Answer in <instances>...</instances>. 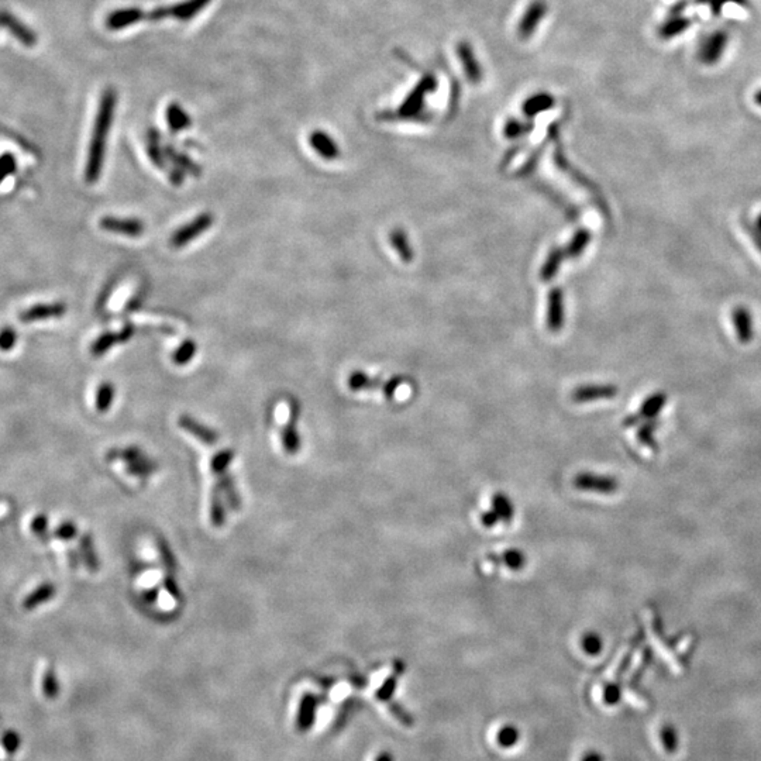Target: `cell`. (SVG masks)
<instances>
[{"mask_svg": "<svg viewBox=\"0 0 761 761\" xmlns=\"http://www.w3.org/2000/svg\"><path fill=\"white\" fill-rule=\"evenodd\" d=\"M118 102V93L113 88H106L99 103V109L96 113L92 140L89 144V152H88V163L85 169V178L88 183L98 182L103 163H104V152H106V141L109 137V131L111 129L113 118H114V109H116Z\"/></svg>", "mask_w": 761, "mask_h": 761, "instance_id": "cell-1", "label": "cell"}, {"mask_svg": "<svg viewBox=\"0 0 761 761\" xmlns=\"http://www.w3.org/2000/svg\"><path fill=\"white\" fill-rule=\"evenodd\" d=\"M436 80L433 78V76L428 75L425 76V78L419 82V85L407 95V98L405 99L403 104L398 109V113H396V118L399 119H416V116H419V114H422V109L425 106V96L430 92H433V89H436Z\"/></svg>", "mask_w": 761, "mask_h": 761, "instance_id": "cell-2", "label": "cell"}, {"mask_svg": "<svg viewBox=\"0 0 761 761\" xmlns=\"http://www.w3.org/2000/svg\"><path fill=\"white\" fill-rule=\"evenodd\" d=\"M515 517V506L509 499L508 495L498 492L490 499V508L484 512L479 517V522L484 527L492 529L497 524H509Z\"/></svg>", "mask_w": 761, "mask_h": 761, "instance_id": "cell-3", "label": "cell"}, {"mask_svg": "<svg viewBox=\"0 0 761 761\" xmlns=\"http://www.w3.org/2000/svg\"><path fill=\"white\" fill-rule=\"evenodd\" d=\"M214 221V217L212 213H202L198 217H195L192 221H189L179 227L178 230L171 236L169 244L174 248H181L190 241H194L196 237H199L202 233L212 227Z\"/></svg>", "mask_w": 761, "mask_h": 761, "instance_id": "cell-4", "label": "cell"}, {"mask_svg": "<svg viewBox=\"0 0 761 761\" xmlns=\"http://www.w3.org/2000/svg\"><path fill=\"white\" fill-rule=\"evenodd\" d=\"M574 488L583 492H594V493H603L611 495L618 490L619 485L618 481L612 477L607 475H596L592 473H580L574 481Z\"/></svg>", "mask_w": 761, "mask_h": 761, "instance_id": "cell-5", "label": "cell"}, {"mask_svg": "<svg viewBox=\"0 0 761 761\" xmlns=\"http://www.w3.org/2000/svg\"><path fill=\"white\" fill-rule=\"evenodd\" d=\"M0 26L5 27L16 40L27 48H33L38 42L37 34L8 10H0Z\"/></svg>", "mask_w": 761, "mask_h": 761, "instance_id": "cell-6", "label": "cell"}, {"mask_svg": "<svg viewBox=\"0 0 761 761\" xmlns=\"http://www.w3.org/2000/svg\"><path fill=\"white\" fill-rule=\"evenodd\" d=\"M100 227L106 232L125 235L129 237H138L144 233V223L138 219H122V217H103L100 220Z\"/></svg>", "mask_w": 761, "mask_h": 761, "instance_id": "cell-7", "label": "cell"}, {"mask_svg": "<svg viewBox=\"0 0 761 761\" xmlns=\"http://www.w3.org/2000/svg\"><path fill=\"white\" fill-rule=\"evenodd\" d=\"M145 12L140 8H122L113 10L106 17V27L111 31L125 30L127 27H131L137 23H140L143 19H145Z\"/></svg>", "mask_w": 761, "mask_h": 761, "instance_id": "cell-8", "label": "cell"}, {"mask_svg": "<svg viewBox=\"0 0 761 761\" xmlns=\"http://www.w3.org/2000/svg\"><path fill=\"white\" fill-rule=\"evenodd\" d=\"M546 12H547V5H546L544 0H535V2H533L527 8L526 13L523 15V17L520 20L519 35L522 38L531 37L533 31L538 28L539 23L546 16Z\"/></svg>", "mask_w": 761, "mask_h": 761, "instance_id": "cell-9", "label": "cell"}, {"mask_svg": "<svg viewBox=\"0 0 761 761\" xmlns=\"http://www.w3.org/2000/svg\"><path fill=\"white\" fill-rule=\"evenodd\" d=\"M564 324V295L561 288H553L549 293L547 326L553 333H558Z\"/></svg>", "mask_w": 761, "mask_h": 761, "instance_id": "cell-10", "label": "cell"}, {"mask_svg": "<svg viewBox=\"0 0 761 761\" xmlns=\"http://www.w3.org/2000/svg\"><path fill=\"white\" fill-rule=\"evenodd\" d=\"M66 312V306L64 303H51V304H35V306L28 308L20 315V320L24 323L38 322V320H48V319H58L62 318Z\"/></svg>", "mask_w": 761, "mask_h": 761, "instance_id": "cell-11", "label": "cell"}, {"mask_svg": "<svg viewBox=\"0 0 761 761\" xmlns=\"http://www.w3.org/2000/svg\"><path fill=\"white\" fill-rule=\"evenodd\" d=\"M505 567L512 571H519L526 565V556L523 551L517 549H509L502 551V554H490L484 561V567L495 568V567Z\"/></svg>", "mask_w": 761, "mask_h": 761, "instance_id": "cell-12", "label": "cell"}, {"mask_svg": "<svg viewBox=\"0 0 761 761\" xmlns=\"http://www.w3.org/2000/svg\"><path fill=\"white\" fill-rule=\"evenodd\" d=\"M309 144L322 158L327 161H334L340 157L338 144L323 130H315L309 136Z\"/></svg>", "mask_w": 761, "mask_h": 761, "instance_id": "cell-13", "label": "cell"}, {"mask_svg": "<svg viewBox=\"0 0 761 761\" xmlns=\"http://www.w3.org/2000/svg\"><path fill=\"white\" fill-rule=\"evenodd\" d=\"M732 323L740 345H749L753 340V318L747 308L737 306L732 311Z\"/></svg>", "mask_w": 761, "mask_h": 761, "instance_id": "cell-14", "label": "cell"}, {"mask_svg": "<svg viewBox=\"0 0 761 761\" xmlns=\"http://www.w3.org/2000/svg\"><path fill=\"white\" fill-rule=\"evenodd\" d=\"M618 394V388L614 385H584L578 387L571 398L577 403L592 402L599 399H612Z\"/></svg>", "mask_w": 761, "mask_h": 761, "instance_id": "cell-15", "label": "cell"}, {"mask_svg": "<svg viewBox=\"0 0 761 761\" xmlns=\"http://www.w3.org/2000/svg\"><path fill=\"white\" fill-rule=\"evenodd\" d=\"M178 423L185 432L195 436L196 439H199L202 443H205L208 446H213V444L217 443V439H219L217 433L214 430H212L210 428H208V426L199 423L198 421H195L192 416L182 414L179 417Z\"/></svg>", "mask_w": 761, "mask_h": 761, "instance_id": "cell-16", "label": "cell"}, {"mask_svg": "<svg viewBox=\"0 0 761 761\" xmlns=\"http://www.w3.org/2000/svg\"><path fill=\"white\" fill-rule=\"evenodd\" d=\"M210 3L212 0H182L179 3L169 6V16L181 21L192 20Z\"/></svg>", "mask_w": 761, "mask_h": 761, "instance_id": "cell-17", "label": "cell"}, {"mask_svg": "<svg viewBox=\"0 0 761 761\" xmlns=\"http://www.w3.org/2000/svg\"><path fill=\"white\" fill-rule=\"evenodd\" d=\"M316 706H318V698L312 694H304L300 701L296 728L300 732H306L313 726L315 716H316Z\"/></svg>", "mask_w": 761, "mask_h": 761, "instance_id": "cell-18", "label": "cell"}, {"mask_svg": "<svg viewBox=\"0 0 761 761\" xmlns=\"http://www.w3.org/2000/svg\"><path fill=\"white\" fill-rule=\"evenodd\" d=\"M457 51H459L460 61L463 64V68H464L467 78L473 84H478L482 78V69H481V65L478 64V61L474 55V51H473L471 46L467 44V43H460L459 47H457Z\"/></svg>", "mask_w": 761, "mask_h": 761, "instance_id": "cell-19", "label": "cell"}, {"mask_svg": "<svg viewBox=\"0 0 761 761\" xmlns=\"http://www.w3.org/2000/svg\"><path fill=\"white\" fill-rule=\"evenodd\" d=\"M165 116H167L168 127L172 133H179L182 130H186L190 127V125H192V120H190L187 111L176 102L171 103L167 107Z\"/></svg>", "mask_w": 761, "mask_h": 761, "instance_id": "cell-20", "label": "cell"}, {"mask_svg": "<svg viewBox=\"0 0 761 761\" xmlns=\"http://www.w3.org/2000/svg\"><path fill=\"white\" fill-rule=\"evenodd\" d=\"M299 414V407L293 405L292 407V421L282 430V444L288 454H296L300 450V434L296 429V421Z\"/></svg>", "mask_w": 761, "mask_h": 761, "instance_id": "cell-21", "label": "cell"}, {"mask_svg": "<svg viewBox=\"0 0 761 761\" xmlns=\"http://www.w3.org/2000/svg\"><path fill=\"white\" fill-rule=\"evenodd\" d=\"M554 104V99L549 93H538L535 96L529 98L523 103V114L527 118H535L539 113L551 109Z\"/></svg>", "mask_w": 761, "mask_h": 761, "instance_id": "cell-22", "label": "cell"}, {"mask_svg": "<svg viewBox=\"0 0 761 761\" xmlns=\"http://www.w3.org/2000/svg\"><path fill=\"white\" fill-rule=\"evenodd\" d=\"M147 151H148L149 160L154 163L156 167H158L161 169H164L167 167V157H165L164 148L160 145V134H158L157 130H149L148 131Z\"/></svg>", "mask_w": 761, "mask_h": 761, "instance_id": "cell-23", "label": "cell"}, {"mask_svg": "<svg viewBox=\"0 0 761 761\" xmlns=\"http://www.w3.org/2000/svg\"><path fill=\"white\" fill-rule=\"evenodd\" d=\"M164 152H165V157L167 160L172 161L175 164V167L183 169L186 174H190L194 176H199L201 175V167L198 164H195L192 160H190L187 156L185 154H181V152L175 151L174 148L171 147H164Z\"/></svg>", "mask_w": 761, "mask_h": 761, "instance_id": "cell-24", "label": "cell"}, {"mask_svg": "<svg viewBox=\"0 0 761 761\" xmlns=\"http://www.w3.org/2000/svg\"><path fill=\"white\" fill-rule=\"evenodd\" d=\"M666 402H667L666 394L663 392L654 394L643 402L640 412L636 414L639 416V419H649V421H652V419H654L663 410Z\"/></svg>", "mask_w": 761, "mask_h": 761, "instance_id": "cell-25", "label": "cell"}, {"mask_svg": "<svg viewBox=\"0 0 761 761\" xmlns=\"http://www.w3.org/2000/svg\"><path fill=\"white\" fill-rule=\"evenodd\" d=\"M564 255H565V253L561 248H557V247L553 248L549 253V255H547V258H546V261L542 266V273H540V277L544 282L553 279L557 275L560 266L562 264Z\"/></svg>", "mask_w": 761, "mask_h": 761, "instance_id": "cell-26", "label": "cell"}, {"mask_svg": "<svg viewBox=\"0 0 761 761\" xmlns=\"http://www.w3.org/2000/svg\"><path fill=\"white\" fill-rule=\"evenodd\" d=\"M389 239H391V243H392L395 251L402 258V261L403 262H410L413 259V250L409 244L406 233L402 230V228H395V230H392Z\"/></svg>", "mask_w": 761, "mask_h": 761, "instance_id": "cell-27", "label": "cell"}, {"mask_svg": "<svg viewBox=\"0 0 761 761\" xmlns=\"http://www.w3.org/2000/svg\"><path fill=\"white\" fill-rule=\"evenodd\" d=\"M589 241H591V233L587 230V228H581V230H578L574 235V237L571 239V241L567 246L564 253L569 258H577L585 251Z\"/></svg>", "mask_w": 761, "mask_h": 761, "instance_id": "cell-28", "label": "cell"}, {"mask_svg": "<svg viewBox=\"0 0 761 761\" xmlns=\"http://www.w3.org/2000/svg\"><path fill=\"white\" fill-rule=\"evenodd\" d=\"M217 477H219V489H221V492H224L227 502H228V505L232 506V509L237 511L240 508V498H239L237 490L235 488V482H233L232 475H228L227 473H223Z\"/></svg>", "mask_w": 761, "mask_h": 761, "instance_id": "cell-29", "label": "cell"}, {"mask_svg": "<svg viewBox=\"0 0 761 761\" xmlns=\"http://www.w3.org/2000/svg\"><path fill=\"white\" fill-rule=\"evenodd\" d=\"M116 345H119L118 333L106 331V333L100 334V336L93 341V345L91 346V353H92V356H95V357H100V356L106 354L113 346H116Z\"/></svg>", "mask_w": 761, "mask_h": 761, "instance_id": "cell-30", "label": "cell"}, {"mask_svg": "<svg viewBox=\"0 0 761 761\" xmlns=\"http://www.w3.org/2000/svg\"><path fill=\"white\" fill-rule=\"evenodd\" d=\"M659 736H660V742H661L663 749L668 754H674L678 750V747H679L678 732H677L675 726L671 725V723H666V725H663L660 728Z\"/></svg>", "mask_w": 761, "mask_h": 761, "instance_id": "cell-31", "label": "cell"}, {"mask_svg": "<svg viewBox=\"0 0 761 761\" xmlns=\"http://www.w3.org/2000/svg\"><path fill=\"white\" fill-rule=\"evenodd\" d=\"M379 385V379L368 376L363 371H354L349 378V388L351 391H364L374 389Z\"/></svg>", "mask_w": 761, "mask_h": 761, "instance_id": "cell-32", "label": "cell"}, {"mask_svg": "<svg viewBox=\"0 0 761 761\" xmlns=\"http://www.w3.org/2000/svg\"><path fill=\"white\" fill-rule=\"evenodd\" d=\"M196 351H198L196 342L194 340H186L172 354V363L176 365H186L195 357Z\"/></svg>", "mask_w": 761, "mask_h": 761, "instance_id": "cell-33", "label": "cell"}, {"mask_svg": "<svg viewBox=\"0 0 761 761\" xmlns=\"http://www.w3.org/2000/svg\"><path fill=\"white\" fill-rule=\"evenodd\" d=\"M157 468H158V466L154 461L148 460L145 455L141 457V459L136 460V461L127 463V473L130 475L140 477V478H145V477L151 475Z\"/></svg>", "mask_w": 761, "mask_h": 761, "instance_id": "cell-34", "label": "cell"}, {"mask_svg": "<svg viewBox=\"0 0 761 761\" xmlns=\"http://www.w3.org/2000/svg\"><path fill=\"white\" fill-rule=\"evenodd\" d=\"M114 399V387L110 383H103L96 395V409L99 412H107Z\"/></svg>", "mask_w": 761, "mask_h": 761, "instance_id": "cell-35", "label": "cell"}, {"mask_svg": "<svg viewBox=\"0 0 761 761\" xmlns=\"http://www.w3.org/2000/svg\"><path fill=\"white\" fill-rule=\"evenodd\" d=\"M210 506H212L210 508V517H212L213 526H216V527L223 526L224 522H226V509L223 506L221 495H220L219 490H213Z\"/></svg>", "mask_w": 761, "mask_h": 761, "instance_id": "cell-36", "label": "cell"}, {"mask_svg": "<svg viewBox=\"0 0 761 761\" xmlns=\"http://www.w3.org/2000/svg\"><path fill=\"white\" fill-rule=\"evenodd\" d=\"M233 459H235V451L230 450V448H226V450H221L220 452H217L213 457V460H212L213 473H216V475H220V474L226 473L227 467L230 466Z\"/></svg>", "mask_w": 761, "mask_h": 761, "instance_id": "cell-37", "label": "cell"}, {"mask_svg": "<svg viewBox=\"0 0 761 761\" xmlns=\"http://www.w3.org/2000/svg\"><path fill=\"white\" fill-rule=\"evenodd\" d=\"M17 171V161L12 152H5L0 156V182Z\"/></svg>", "mask_w": 761, "mask_h": 761, "instance_id": "cell-38", "label": "cell"}, {"mask_svg": "<svg viewBox=\"0 0 761 761\" xmlns=\"http://www.w3.org/2000/svg\"><path fill=\"white\" fill-rule=\"evenodd\" d=\"M141 457H144L143 451L138 448V447H127L125 450H113L110 454H109V459L110 460H114V459H120V460H125L127 463L130 461H136L138 459H141Z\"/></svg>", "mask_w": 761, "mask_h": 761, "instance_id": "cell-39", "label": "cell"}, {"mask_svg": "<svg viewBox=\"0 0 761 761\" xmlns=\"http://www.w3.org/2000/svg\"><path fill=\"white\" fill-rule=\"evenodd\" d=\"M533 129L531 123H522L516 119H512L505 126V136L508 138H517L523 134H527Z\"/></svg>", "mask_w": 761, "mask_h": 761, "instance_id": "cell-40", "label": "cell"}, {"mask_svg": "<svg viewBox=\"0 0 761 761\" xmlns=\"http://www.w3.org/2000/svg\"><path fill=\"white\" fill-rule=\"evenodd\" d=\"M583 649L589 656H596L602 650V640L596 633H588L583 637Z\"/></svg>", "mask_w": 761, "mask_h": 761, "instance_id": "cell-41", "label": "cell"}, {"mask_svg": "<svg viewBox=\"0 0 761 761\" xmlns=\"http://www.w3.org/2000/svg\"><path fill=\"white\" fill-rule=\"evenodd\" d=\"M20 744H21V737L15 731H8L2 736V746L9 754H15L20 749Z\"/></svg>", "mask_w": 761, "mask_h": 761, "instance_id": "cell-42", "label": "cell"}, {"mask_svg": "<svg viewBox=\"0 0 761 761\" xmlns=\"http://www.w3.org/2000/svg\"><path fill=\"white\" fill-rule=\"evenodd\" d=\"M740 223H742L743 230L746 232V235L749 236V239L753 241V244H754V247L757 248V251L761 254V232L754 226V223H750V221L746 220V219H742Z\"/></svg>", "mask_w": 761, "mask_h": 761, "instance_id": "cell-43", "label": "cell"}, {"mask_svg": "<svg viewBox=\"0 0 761 761\" xmlns=\"http://www.w3.org/2000/svg\"><path fill=\"white\" fill-rule=\"evenodd\" d=\"M17 341V334L12 327H5L0 331V350L10 351Z\"/></svg>", "mask_w": 761, "mask_h": 761, "instance_id": "cell-44", "label": "cell"}, {"mask_svg": "<svg viewBox=\"0 0 761 761\" xmlns=\"http://www.w3.org/2000/svg\"><path fill=\"white\" fill-rule=\"evenodd\" d=\"M656 422H650L643 425L640 429H639V433H637V437L640 440L641 444L647 446V447H653L654 446V441H653V432H654V428H656Z\"/></svg>", "mask_w": 761, "mask_h": 761, "instance_id": "cell-45", "label": "cell"}, {"mask_svg": "<svg viewBox=\"0 0 761 761\" xmlns=\"http://www.w3.org/2000/svg\"><path fill=\"white\" fill-rule=\"evenodd\" d=\"M519 739V732L516 731V728H512V726H506L504 728L499 735H498V742L501 746L504 747H512L515 746V743L517 742Z\"/></svg>", "mask_w": 761, "mask_h": 761, "instance_id": "cell-46", "label": "cell"}, {"mask_svg": "<svg viewBox=\"0 0 761 761\" xmlns=\"http://www.w3.org/2000/svg\"><path fill=\"white\" fill-rule=\"evenodd\" d=\"M603 701L607 705H616L621 701V688L618 684H607L603 690Z\"/></svg>", "mask_w": 761, "mask_h": 761, "instance_id": "cell-47", "label": "cell"}, {"mask_svg": "<svg viewBox=\"0 0 761 761\" xmlns=\"http://www.w3.org/2000/svg\"><path fill=\"white\" fill-rule=\"evenodd\" d=\"M44 694L47 698H55L58 694V682L55 679V675L53 671H48L44 678Z\"/></svg>", "mask_w": 761, "mask_h": 761, "instance_id": "cell-48", "label": "cell"}, {"mask_svg": "<svg viewBox=\"0 0 761 761\" xmlns=\"http://www.w3.org/2000/svg\"><path fill=\"white\" fill-rule=\"evenodd\" d=\"M395 685H396V678H395V675H394V677H389V678L383 684V687H380L379 691L376 693V697H378L379 699L387 701V699L394 694V691H395Z\"/></svg>", "mask_w": 761, "mask_h": 761, "instance_id": "cell-49", "label": "cell"}, {"mask_svg": "<svg viewBox=\"0 0 761 761\" xmlns=\"http://www.w3.org/2000/svg\"><path fill=\"white\" fill-rule=\"evenodd\" d=\"M185 171L178 168V167H172L169 171H168V176H169V181L172 185L175 186H181L185 181Z\"/></svg>", "mask_w": 761, "mask_h": 761, "instance_id": "cell-50", "label": "cell"}, {"mask_svg": "<svg viewBox=\"0 0 761 761\" xmlns=\"http://www.w3.org/2000/svg\"><path fill=\"white\" fill-rule=\"evenodd\" d=\"M399 385H401V378H398V376H395V378H392L391 380H388V383L384 385V394H385V396H387L388 399H392L394 395H395V391H396V388H398Z\"/></svg>", "mask_w": 761, "mask_h": 761, "instance_id": "cell-51", "label": "cell"}, {"mask_svg": "<svg viewBox=\"0 0 761 761\" xmlns=\"http://www.w3.org/2000/svg\"><path fill=\"white\" fill-rule=\"evenodd\" d=\"M136 333V327L133 324H126L119 333H118V337H119V345H123V342L129 341Z\"/></svg>", "mask_w": 761, "mask_h": 761, "instance_id": "cell-52", "label": "cell"}, {"mask_svg": "<svg viewBox=\"0 0 761 761\" xmlns=\"http://www.w3.org/2000/svg\"><path fill=\"white\" fill-rule=\"evenodd\" d=\"M0 134H3V136H5V137H9V138H10V140H13V141H16V143H19V144H20V145H21V147H23V148H24V149H26V151H33V148H31V147H30V144H28V143H27V141H26V140H23V138H20V137H17V136H16V134H15V133H12V131H9V130H8V129H3V127H0Z\"/></svg>", "mask_w": 761, "mask_h": 761, "instance_id": "cell-53", "label": "cell"}, {"mask_svg": "<svg viewBox=\"0 0 761 761\" xmlns=\"http://www.w3.org/2000/svg\"><path fill=\"white\" fill-rule=\"evenodd\" d=\"M160 551H161V557H163L164 562L167 564V567H168L169 569H172V568L175 567V560H174V557H172L169 549H168V547L165 546V543H163V542L160 543Z\"/></svg>", "mask_w": 761, "mask_h": 761, "instance_id": "cell-54", "label": "cell"}, {"mask_svg": "<svg viewBox=\"0 0 761 761\" xmlns=\"http://www.w3.org/2000/svg\"><path fill=\"white\" fill-rule=\"evenodd\" d=\"M164 585H165V589L175 598H179V589L176 588V581L172 578V577H167L165 581H164Z\"/></svg>", "mask_w": 761, "mask_h": 761, "instance_id": "cell-55", "label": "cell"}, {"mask_svg": "<svg viewBox=\"0 0 761 761\" xmlns=\"http://www.w3.org/2000/svg\"><path fill=\"white\" fill-rule=\"evenodd\" d=\"M583 761H603V757H602L599 753L592 751V753H588V754L584 757Z\"/></svg>", "mask_w": 761, "mask_h": 761, "instance_id": "cell-56", "label": "cell"}, {"mask_svg": "<svg viewBox=\"0 0 761 761\" xmlns=\"http://www.w3.org/2000/svg\"><path fill=\"white\" fill-rule=\"evenodd\" d=\"M143 596H144V599L148 600V602H154V600H156V596H157V589H154V591H148V592H145Z\"/></svg>", "mask_w": 761, "mask_h": 761, "instance_id": "cell-57", "label": "cell"}, {"mask_svg": "<svg viewBox=\"0 0 761 761\" xmlns=\"http://www.w3.org/2000/svg\"><path fill=\"white\" fill-rule=\"evenodd\" d=\"M375 761H394V758L389 753H383V754H379V757Z\"/></svg>", "mask_w": 761, "mask_h": 761, "instance_id": "cell-58", "label": "cell"}, {"mask_svg": "<svg viewBox=\"0 0 761 761\" xmlns=\"http://www.w3.org/2000/svg\"><path fill=\"white\" fill-rule=\"evenodd\" d=\"M754 226L761 232V213L757 216V219H755V221H754Z\"/></svg>", "mask_w": 761, "mask_h": 761, "instance_id": "cell-59", "label": "cell"}]
</instances>
